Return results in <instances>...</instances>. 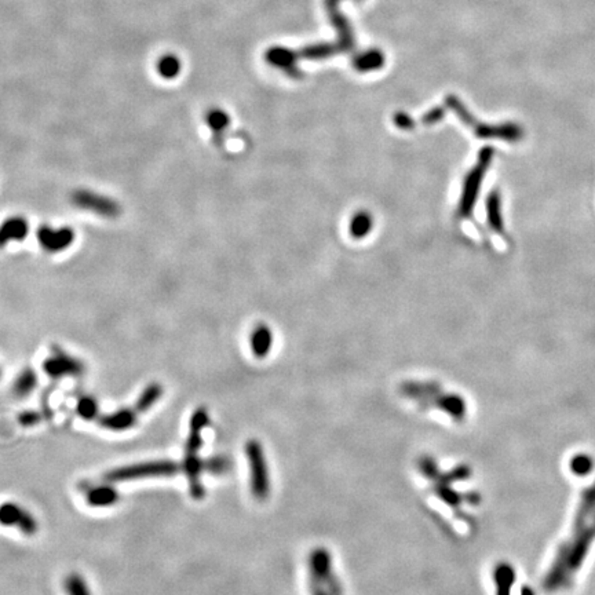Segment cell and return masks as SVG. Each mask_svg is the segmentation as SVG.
<instances>
[{
  "mask_svg": "<svg viewBox=\"0 0 595 595\" xmlns=\"http://www.w3.org/2000/svg\"><path fill=\"white\" fill-rule=\"evenodd\" d=\"M70 202L76 208L89 211L104 218H116L121 214V206L115 199L89 189L73 190L70 195Z\"/></svg>",
  "mask_w": 595,
  "mask_h": 595,
  "instance_id": "cell-5",
  "label": "cell"
},
{
  "mask_svg": "<svg viewBox=\"0 0 595 595\" xmlns=\"http://www.w3.org/2000/svg\"><path fill=\"white\" fill-rule=\"evenodd\" d=\"M29 233L26 218L16 215L4 219L0 225V249L7 247L13 241H23Z\"/></svg>",
  "mask_w": 595,
  "mask_h": 595,
  "instance_id": "cell-11",
  "label": "cell"
},
{
  "mask_svg": "<svg viewBox=\"0 0 595 595\" xmlns=\"http://www.w3.org/2000/svg\"><path fill=\"white\" fill-rule=\"evenodd\" d=\"M36 386H38V373L32 368H25L14 381L13 393L17 397L23 398L36 389Z\"/></svg>",
  "mask_w": 595,
  "mask_h": 595,
  "instance_id": "cell-18",
  "label": "cell"
},
{
  "mask_svg": "<svg viewBox=\"0 0 595 595\" xmlns=\"http://www.w3.org/2000/svg\"><path fill=\"white\" fill-rule=\"evenodd\" d=\"M43 371L51 379H61L67 376H82L86 366L82 360L70 356L58 346H54L51 356L43 361Z\"/></svg>",
  "mask_w": 595,
  "mask_h": 595,
  "instance_id": "cell-6",
  "label": "cell"
},
{
  "mask_svg": "<svg viewBox=\"0 0 595 595\" xmlns=\"http://www.w3.org/2000/svg\"><path fill=\"white\" fill-rule=\"evenodd\" d=\"M0 378H1V369H0Z\"/></svg>",
  "mask_w": 595,
  "mask_h": 595,
  "instance_id": "cell-28",
  "label": "cell"
},
{
  "mask_svg": "<svg viewBox=\"0 0 595 595\" xmlns=\"http://www.w3.org/2000/svg\"><path fill=\"white\" fill-rule=\"evenodd\" d=\"M204 467L215 474H222L229 469V460L222 457H217L204 463Z\"/></svg>",
  "mask_w": 595,
  "mask_h": 595,
  "instance_id": "cell-24",
  "label": "cell"
},
{
  "mask_svg": "<svg viewBox=\"0 0 595 595\" xmlns=\"http://www.w3.org/2000/svg\"><path fill=\"white\" fill-rule=\"evenodd\" d=\"M98 423L101 425V427L111 432H126L136 426L137 411L136 408H121L115 413L99 416Z\"/></svg>",
  "mask_w": 595,
  "mask_h": 595,
  "instance_id": "cell-12",
  "label": "cell"
},
{
  "mask_svg": "<svg viewBox=\"0 0 595 595\" xmlns=\"http://www.w3.org/2000/svg\"><path fill=\"white\" fill-rule=\"evenodd\" d=\"M246 455L250 467L252 495L258 501H265L271 493V479L262 445L256 440H250L246 445Z\"/></svg>",
  "mask_w": 595,
  "mask_h": 595,
  "instance_id": "cell-3",
  "label": "cell"
},
{
  "mask_svg": "<svg viewBox=\"0 0 595 595\" xmlns=\"http://www.w3.org/2000/svg\"><path fill=\"white\" fill-rule=\"evenodd\" d=\"M486 217L488 224L496 233H503V217H502V200L501 193L493 190L486 199Z\"/></svg>",
  "mask_w": 595,
  "mask_h": 595,
  "instance_id": "cell-15",
  "label": "cell"
},
{
  "mask_svg": "<svg viewBox=\"0 0 595 595\" xmlns=\"http://www.w3.org/2000/svg\"><path fill=\"white\" fill-rule=\"evenodd\" d=\"M209 423V416L207 413L206 408H197L192 417H190V423H189V435L186 440V445H185V455H195L199 454L202 445H203V438H202V433L203 429L208 426Z\"/></svg>",
  "mask_w": 595,
  "mask_h": 595,
  "instance_id": "cell-9",
  "label": "cell"
},
{
  "mask_svg": "<svg viewBox=\"0 0 595 595\" xmlns=\"http://www.w3.org/2000/svg\"><path fill=\"white\" fill-rule=\"evenodd\" d=\"M492 159H493V149L489 146L484 148L479 155L477 164L467 174L463 183V192H462L460 204H459L460 217H470L473 214V209L480 193L481 185L492 163Z\"/></svg>",
  "mask_w": 595,
  "mask_h": 595,
  "instance_id": "cell-2",
  "label": "cell"
},
{
  "mask_svg": "<svg viewBox=\"0 0 595 595\" xmlns=\"http://www.w3.org/2000/svg\"><path fill=\"white\" fill-rule=\"evenodd\" d=\"M383 62V58L379 54H369V55H364L360 60H357L356 67L360 70H369V69L379 68Z\"/></svg>",
  "mask_w": 595,
  "mask_h": 595,
  "instance_id": "cell-23",
  "label": "cell"
},
{
  "mask_svg": "<svg viewBox=\"0 0 595 595\" xmlns=\"http://www.w3.org/2000/svg\"><path fill=\"white\" fill-rule=\"evenodd\" d=\"M156 70L164 80H174L182 72V61L174 53H165L156 62Z\"/></svg>",
  "mask_w": 595,
  "mask_h": 595,
  "instance_id": "cell-16",
  "label": "cell"
},
{
  "mask_svg": "<svg viewBox=\"0 0 595 595\" xmlns=\"http://www.w3.org/2000/svg\"><path fill=\"white\" fill-rule=\"evenodd\" d=\"M207 126L217 134L222 133L230 124V117L224 109L212 108L207 111L206 114Z\"/></svg>",
  "mask_w": 595,
  "mask_h": 595,
  "instance_id": "cell-20",
  "label": "cell"
},
{
  "mask_svg": "<svg viewBox=\"0 0 595 595\" xmlns=\"http://www.w3.org/2000/svg\"><path fill=\"white\" fill-rule=\"evenodd\" d=\"M372 229V218L366 212H359L350 222V234L354 239H363Z\"/></svg>",
  "mask_w": 595,
  "mask_h": 595,
  "instance_id": "cell-21",
  "label": "cell"
},
{
  "mask_svg": "<svg viewBox=\"0 0 595 595\" xmlns=\"http://www.w3.org/2000/svg\"><path fill=\"white\" fill-rule=\"evenodd\" d=\"M75 239V230L69 226L53 228L50 225H42L38 229V241L40 247L50 253H58L68 250Z\"/></svg>",
  "mask_w": 595,
  "mask_h": 595,
  "instance_id": "cell-8",
  "label": "cell"
},
{
  "mask_svg": "<svg viewBox=\"0 0 595 595\" xmlns=\"http://www.w3.org/2000/svg\"><path fill=\"white\" fill-rule=\"evenodd\" d=\"M448 105L458 114L459 117L469 126L473 127L476 136L480 138H498L510 142H515L523 138V130L520 126L513 123H504L499 126L493 124H477L471 115L464 109V107L459 102L455 97L448 98Z\"/></svg>",
  "mask_w": 595,
  "mask_h": 595,
  "instance_id": "cell-4",
  "label": "cell"
},
{
  "mask_svg": "<svg viewBox=\"0 0 595 595\" xmlns=\"http://www.w3.org/2000/svg\"><path fill=\"white\" fill-rule=\"evenodd\" d=\"M395 124L400 129H411L413 126L411 117H408V116L404 115V114H398V115L395 116Z\"/></svg>",
  "mask_w": 595,
  "mask_h": 595,
  "instance_id": "cell-27",
  "label": "cell"
},
{
  "mask_svg": "<svg viewBox=\"0 0 595 595\" xmlns=\"http://www.w3.org/2000/svg\"><path fill=\"white\" fill-rule=\"evenodd\" d=\"M0 525L17 527L26 536L36 535L39 528L36 518L28 510L13 502L0 504Z\"/></svg>",
  "mask_w": 595,
  "mask_h": 595,
  "instance_id": "cell-7",
  "label": "cell"
},
{
  "mask_svg": "<svg viewBox=\"0 0 595 595\" xmlns=\"http://www.w3.org/2000/svg\"><path fill=\"white\" fill-rule=\"evenodd\" d=\"M182 469L189 480V491L195 501H202L204 498V486L200 480L202 470L204 469L203 460L199 458L197 454L195 455H185L182 462Z\"/></svg>",
  "mask_w": 595,
  "mask_h": 595,
  "instance_id": "cell-10",
  "label": "cell"
},
{
  "mask_svg": "<svg viewBox=\"0 0 595 595\" xmlns=\"http://www.w3.org/2000/svg\"><path fill=\"white\" fill-rule=\"evenodd\" d=\"M442 116H444V111H442V109H433V111H430L427 115H425V117H423V121H425L426 124H435V123L440 121V120L442 119Z\"/></svg>",
  "mask_w": 595,
  "mask_h": 595,
  "instance_id": "cell-26",
  "label": "cell"
},
{
  "mask_svg": "<svg viewBox=\"0 0 595 595\" xmlns=\"http://www.w3.org/2000/svg\"><path fill=\"white\" fill-rule=\"evenodd\" d=\"M64 590L67 595H92L84 577L76 572L69 573L64 579Z\"/></svg>",
  "mask_w": 595,
  "mask_h": 595,
  "instance_id": "cell-19",
  "label": "cell"
},
{
  "mask_svg": "<svg viewBox=\"0 0 595 595\" xmlns=\"http://www.w3.org/2000/svg\"><path fill=\"white\" fill-rule=\"evenodd\" d=\"M119 499H120V495L115 486H112L111 484L97 485L92 488L86 495L87 503L92 507H109L117 503Z\"/></svg>",
  "mask_w": 595,
  "mask_h": 595,
  "instance_id": "cell-13",
  "label": "cell"
},
{
  "mask_svg": "<svg viewBox=\"0 0 595 595\" xmlns=\"http://www.w3.org/2000/svg\"><path fill=\"white\" fill-rule=\"evenodd\" d=\"M164 390L160 383L153 382L149 383L145 389L142 390V393L138 397L137 403H136V411L137 413H148L163 395Z\"/></svg>",
  "mask_w": 595,
  "mask_h": 595,
  "instance_id": "cell-17",
  "label": "cell"
},
{
  "mask_svg": "<svg viewBox=\"0 0 595 595\" xmlns=\"http://www.w3.org/2000/svg\"><path fill=\"white\" fill-rule=\"evenodd\" d=\"M273 342L272 332L269 327L261 324L252 331L250 344H251L252 354L258 359H263L269 354Z\"/></svg>",
  "mask_w": 595,
  "mask_h": 595,
  "instance_id": "cell-14",
  "label": "cell"
},
{
  "mask_svg": "<svg viewBox=\"0 0 595 595\" xmlns=\"http://www.w3.org/2000/svg\"><path fill=\"white\" fill-rule=\"evenodd\" d=\"M180 464L173 460H152L114 469L105 474V480L109 482H121L142 479L173 477L180 471Z\"/></svg>",
  "mask_w": 595,
  "mask_h": 595,
  "instance_id": "cell-1",
  "label": "cell"
},
{
  "mask_svg": "<svg viewBox=\"0 0 595 595\" xmlns=\"http://www.w3.org/2000/svg\"><path fill=\"white\" fill-rule=\"evenodd\" d=\"M42 420V415L35 411H25L18 415V423L25 427H31L38 425Z\"/></svg>",
  "mask_w": 595,
  "mask_h": 595,
  "instance_id": "cell-25",
  "label": "cell"
},
{
  "mask_svg": "<svg viewBox=\"0 0 595 595\" xmlns=\"http://www.w3.org/2000/svg\"><path fill=\"white\" fill-rule=\"evenodd\" d=\"M76 413L84 420H92L98 416V403L92 395H83L76 405Z\"/></svg>",
  "mask_w": 595,
  "mask_h": 595,
  "instance_id": "cell-22",
  "label": "cell"
}]
</instances>
